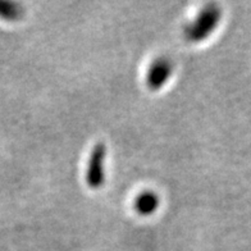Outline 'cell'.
Listing matches in <instances>:
<instances>
[{
  "label": "cell",
  "instance_id": "cell-3",
  "mask_svg": "<svg viewBox=\"0 0 251 251\" xmlns=\"http://www.w3.org/2000/svg\"><path fill=\"white\" fill-rule=\"evenodd\" d=\"M137 206L142 213H150L156 208V199L151 194L142 195L137 201Z\"/></svg>",
  "mask_w": 251,
  "mask_h": 251
},
{
  "label": "cell",
  "instance_id": "cell-1",
  "mask_svg": "<svg viewBox=\"0 0 251 251\" xmlns=\"http://www.w3.org/2000/svg\"><path fill=\"white\" fill-rule=\"evenodd\" d=\"M219 12L215 9H209L205 12L200 18H199L198 26L194 27V36L195 37H204L208 35L210 31L218 24Z\"/></svg>",
  "mask_w": 251,
  "mask_h": 251
},
{
  "label": "cell",
  "instance_id": "cell-2",
  "mask_svg": "<svg viewBox=\"0 0 251 251\" xmlns=\"http://www.w3.org/2000/svg\"><path fill=\"white\" fill-rule=\"evenodd\" d=\"M169 75V68L167 64H156L154 66V68L150 72V77H149V82L151 86L158 87L164 78H167V76Z\"/></svg>",
  "mask_w": 251,
  "mask_h": 251
}]
</instances>
